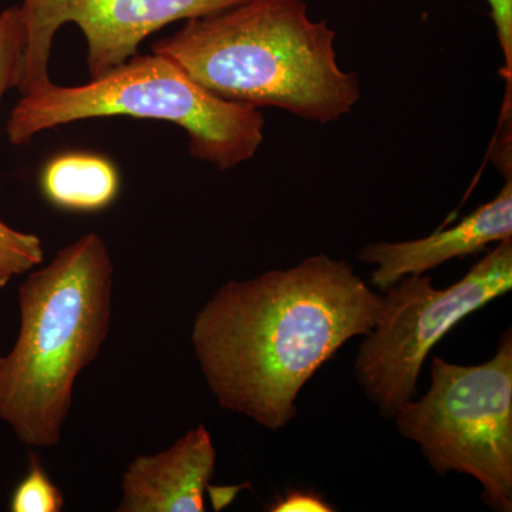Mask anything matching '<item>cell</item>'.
<instances>
[{"label": "cell", "instance_id": "obj_1", "mask_svg": "<svg viewBox=\"0 0 512 512\" xmlns=\"http://www.w3.org/2000/svg\"><path fill=\"white\" fill-rule=\"evenodd\" d=\"M380 308L382 295L349 262L308 256L225 282L195 315L192 349L222 409L278 431L295 419L305 384L373 329Z\"/></svg>", "mask_w": 512, "mask_h": 512}, {"label": "cell", "instance_id": "obj_2", "mask_svg": "<svg viewBox=\"0 0 512 512\" xmlns=\"http://www.w3.org/2000/svg\"><path fill=\"white\" fill-rule=\"evenodd\" d=\"M336 32L305 0H245L185 20L153 53L174 60L215 96L328 124L362 97L359 76L340 67Z\"/></svg>", "mask_w": 512, "mask_h": 512}, {"label": "cell", "instance_id": "obj_3", "mask_svg": "<svg viewBox=\"0 0 512 512\" xmlns=\"http://www.w3.org/2000/svg\"><path fill=\"white\" fill-rule=\"evenodd\" d=\"M114 265L89 232L19 286V332L0 356V421L28 447L59 446L74 384L111 328Z\"/></svg>", "mask_w": 512, "mask_h": 512}, {"label": "cell", "instance_id": "obj_4", "mask_svg": "<svg viewBox=\"0 0 512 512\" xmlns=\"http://www.w3.org/2000/svg\"><path fill=\"white\" fill-rule=\"evenodd\" d=\"M173 123L187 133L188 153L227 171L247 163L264 143L261 110L215 96L163 55H136L83 86L47 84L20 97L6 134L25 146L46 130L100 117Z\"/></svg>", "mask_w": 512, "mask_h": 512}, {"label": "cell", "instance_id": "obj_5", "mask_svg": "<svg viewBox=\"0 0 512 512\" xmlns=\"http://www.w3.org/2000/svg\"><path fill=\"white\" fill-rule=\"evenodd\" d=\"M393 420L437 474L474 477L493 510H512L511 330L483 365L434 357L429 392L402 404Z\"/></svg>", "mask_w": 512, "mask_h": 512}, {"label": "cell", "instance_id": "obj_6", "mask_svg": "<svg viewBox=\"0 0 512 512\" xmlns=\"http://www.w3.org/2000/svg\"><path fill=\"white\" fill-rule=\"evenodd\" d=\"M511 288L512 239H505L446 289L434 288L429 275H409L384 291L375 326L355 360L357 384L383 419H393L416 396L431 349L461 320Z\"/></svg>", "mask_w": 512, "mask_h": 512}, {"label": "cell", "instance_id": "obj_7", "mask_svg": "<svg viewBox=\"0 0 512 512\" xmlns=\"http://www.w3.org/2000/svg\"><path fill=\"white\" fill-rule=\"evenodd\" d=\"M245 0H23L25 28L22 96L52 83L53 40L66 23L82 30L90 76L99 79L138 55L148 36L178 20H190L232 8Z\"/></svg>", "mask_w": 512, "mask_h": 512}, {"label": "cell", "instance_id": "obj_8", "mask_svg": "<svg viewBox=\"0 0 512 512\" xmlns=\"http://www.w3.org/2000/svg\"><path fill=\"white\" fill-rule=\"evenodd\" d=\"M217 451L204 424L192 427L170 447L137 456L121 478L119 512H202L214 476Z\"/></svg>", "mask_w": 512, "mask_h": 512}, {"label": "cell", "instance_id": "obj_9", "mask_svg": "<svg viewBox=\"0 0 512 512\" xmlns=\"http://www.w3.org/2000/svg\"><path fill=\"white\" fill-rule=\"evenodd\" d=\"M512 238V183L508 177L497 197L468 214L454 227L406 242H376L360 249L359 259L376 265L372 285L386 291L404 276L424 275L454 258L483 251Z\"/></svg>", "mask_w": 512, "mask_h": 512}, {"label": "cell", "instance_id": "obj_10", "mask_svg": "<svg viewBox=\"0 0 512 512\" xmlns=\"http://www.w3.org/2000/svg\"><path fill=\"white\" fill-rule=\"evenodd\" d=\"M42 190L47 200L62 210L100 211L119 194V171L97 154L66 153L46 165Z\"/></svg>", "mask_w": 512, "mask_h": 512}, {"label": "cell", "instance_id": "obj_11", "mask_svg": "<svg viewBox=\"0 0 512 512\" xmlns=\"http://www.w3.org/2000/svg\"><path fill=\"white\" fill-rule=\"evenodd\" d=\"M43 258L42 239L35 234L13 229L0 220V292L15 276L42 265Z\"/></svg>", "mask_w": 512, "mask_h": 512}, {"label": "cell", "instance_id": "obj_12", "mask_svg": "<svg viewBox=\"0 0 512 512\" xmlns=\"http://www.w3.org/2000/svg\"><path fill=\"white\" fill-rule=\"evenodd\" d=\"M25 28L19 6L0 13V104L5 94L18 89L22 77Z\"/></svg>", "mask_w": 512, "mask_h": 512}, {"label": "cell", "instance_id": "obj_13", "mask_svg": "<svg viewBox=\"0 0 512 512\" xmlns=\"http://www.w3.org/2000/svg\"><path fill=\"white\" fill-rule=\"evenodd\" d=\"M62 491L53 484L39 460L32 457L29 474L16 488L10 500L13 512H59L63 510Z\"/></svg>", "mask_w": 512, "mask_h": 512}, {"label": "cell", "instance_id": "obj_14", "mask_svg": "<svg viewBox=\"0 0 512 512\" xmlns=\"http://www.w3.org/2000/svg\"><path fill=\"white\" fill-rule=\"evenodd\" d=\"M497 30L498 43L504 56V74L511 83L512 74V0H485Z\"/></svg>", "mask_w": 512, "mask_h": 512}, {"label": "cell", "instance_id": "obj_15", "mask_svg": "<svg viewBox=\"0 0 512 512\" xmlns=\"http://www.w3.org/2000/svg\"><path fill=\"white\" fill-rule=\"evenodd\" d=\"M271 512H333L332 504H329L322 495L313 490H292L284 497L278 498L275 504L269 507Z\"/></svg>", "mask_w": 512, "mask_h": 512}]
</instances>
